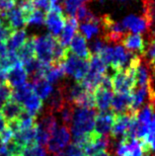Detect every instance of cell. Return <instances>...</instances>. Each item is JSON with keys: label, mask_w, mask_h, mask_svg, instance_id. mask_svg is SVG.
I'll use <instances>...</instances> for the list:
<instances>
[{"label": "cell", "mask_w": 155, "mask_h": 156, "mask_svg": "<svg viewBox=\"0 0 155 156\" xmlns=\"http://www.w3.org/2000/svg\"><path fill=\"white\" fill-rule=\"evenodd\" d=\"M28 74L23 64L20 62L12 67L6 75V84L12 89H16L26 83Z\"/></svg>", "instance_id": "cell-12"}, {"label": "cell", "mask_w": 155, "mask_h": 156, "mask_svg": "<svg viewBox=\"0 0 155 156\" xmlns=\"http://www.w3.org/2000/svg\"><path fill=\"white\" fill-rule=\"evenodd\" d=\"M34 93V87L32 83H25L20 87L13 89L11 98L19 104H23L27 98H29Z\"/></svg>", "instance_id": "cell-22"}, {"label": "cell", "mask_w": 155, "mask_h": 156, "mask_svg": "<svg viewBox=\"0 0 155 156\" xmlns=\"http://www.w3.org/2000/svg\"><path fill=\"white\" fill-rule=\"evenodd\" d=\"M2 21L9 27L12 31L20 30L26 26L25 15L18 7H14L13 9L8 11L4 16Z\"/></svg>", "instance_id": "cell-14"}, {"label": "cell", "mask_w": 155, "mask_h": 156, "mask_svg": "<svg viewBox=\"0 0 155 156\" xmlns=\"http://www.w3.org/2000/svg\"><path fill=\"white\" fill-rule=\"evenodd\" d=\"M65 20H66V16L64 15L62 8L60 6H54L51 7L50 11L46 13L44 24L50 30L51 35L58 38L64 28Z\"/></svg>", "instance_id": "cell-5"}, {"label": "cell", "mask_w": 155, "mask_h": 156, "mask_svg": "<svg viewBox=\"0 0 155 156\" xmlns=\"http://www.w3.org/2000/svg\"><path fill=\"white\" fill-rule=\"evenodd\" d=\"M19 57V60L22 64H25L29 61L36 59V51H35V43L34 37H30L26 40L24 44L16 51Z\"/></svg>", "instance_id": "cell-18"}, {"label": "cell", "mask_w": 155, "mask_h": 156, "mask_svg": "<svg viewBox=\"0 0 155 156\" xmlns=\"http://www.w3.org/2000/svg\"><path fill=\"white\" fill-rule=\"evenodd\" d=\"M22 106L26 113L37 118V116L42 112V109L44 107V102L43 100H41L34 92L29 98H27V99L24 101Z\"/></svg>", "instance_id": "cell-20"}, {"label": "cell", "mask_w": 155, "mask_h": 156, "mask_svg": "<svg viewBox=\"0 0 155 156\" xmlns=\"http://www.w3.org/2000/svg\"><path fill=\"white\" fill-rule=\"evenodd\" d=\"M134 114L132 113H124V114H115V120L112 126L110 137L114 141H120L121 139L125 137L128 130L129 129L130 122Z\"/></svg>", "instance_id": "cell-6"}, {"label": "cell", "mask_w": 155, "mask_h": 156, "mask_svg": "<svg viewBox=\"0 0 155 156\" xmlns=\"http://www.w3.org/2000/svg\"><path fill=\"white\" fill-rule=\"evenodd\" d=\"M31 83L33 84V87H34V92L41 100H47L52 93V91H54L51 84L48 83L44 78L31 82Z\"/></svg>", "instance_id": "cell-21"}, {"label": "cell", "mask_w": 155, "mask_h": 156, "mask_svg": "<svg viewBox=\"0 0 155 156\" xmlns=\"http://www.w3.org/2000/svg\"><path fill=\"white\" fill-rule=\"evenodd\" d=\"M78 31V22L75 19V17H70V16H66V20H65L64 28L60 34L59 37H58V43L65 48H69L71 41L74 37L75 33Z\"/></svg>", "instance_id": "cell-13"}, {"label": "cell", "mask_w": 155, "mask_h": 156, "mask_svg": "<svg viewBox=\"0 0 155 156\" xmlns=\"http://www.w3.org/2000/svg\"><path fill=\"white\" fill-rule=\"evenodd\" d=\"M35 43L36 58L43 63L51 64L55 44L58 39L51 34L44 36H33Z\"/></svg>", "instance_id": "cell-2"}, {"label": "cell", "mask_w": 155, "mask_h": 156, "mask_svg": "<svg viewBox=\"0 0 155 156\" xmlns=\"http://www.w3.org/2000/svg\"><path fill=\"white\" fill-rule=\"evenodd\" d=\"M132 97L130 94H114L111 108L114 114H124L130 113V107H132Z\"/></svg>", "instance_id": "cell-17"}, {"label": "cell", "mask_w": 155, "mask_h": 156, "mask_svg": "<svg viewBox=\"0 0 155 156\" xmlns=\"http://www.w3.org/2000/svg\"><path fill=\"white\" fill-rule=\"evenodd\" d=\"M12 91L13 89L10 88L6 83L0 84V111H1L3 105L5 104V102L11 98Z\"/></svg>", "instance_id": "cell-32"}, {"label": "cell", "mask_w": 155, "mask_h": 156, "mask_svg": "<svg viewBox=\"0 0 155 156\" xmlns=\"http://www.w3.org/2000/svg\"><path fill=\"white\" fill-rule=\"evenodd\" d=\"M136 116L137 121L139 122V124L147 126L150 124V122L152 120L153 109L151 108V106L149 104H144L139 110L137 111Z\"/></svg>", "instance_id": "cell-26"}, {"label": "cell", "mask_w": 155, "mask_h": 156, "mask_svg": "<svg viewBox=\"0 0 155 156\" xmlns=\"http://www.w3.org/2000/svg\"><path fill=\"white\" fill-rule=\"evenodd\" d=\"M8 53V50L6 47V43L0 41V58H2Z\"/></svg>", "instance_id": "cell-37"}, {"label": "cell", "mask_w": 155, "mask_h": 156, "mask_svg": "<svg viewBox=\"0 0 155 156\" xmlns=\"http://www.w3.org/2000/svg\"><path fill=\"white\" fill-rule=\"evenodd\" d=\"M0 156H10L8 153L6 145H1L0 146Z\"/></svg>", "instance_id": "cell-39"}, {"label": "cell", "mask_w": 155, "mask_h": 156, "mask_svg": "<svg viewBox=\"0 0 155 156\" xmlns=\"http://www.w3.org/2000/svg\"><path fill=\"white\" fill-rule=\"evenodd\" d=\"M59 1H60V0H50V2H51V7H54V6H60ZM60 7H62V6H60Z\"/></svg>", "instance_id": "cell-41"}, {"label": "cell", "mask_w": 155, "mask_h": 156, "mask_svg": "<svg viewBox=\"0 0 155 156\" xmlns=\"http://www.w3.org/2000/svg\"><path fill=\"white\" fill-rule=\"evenodd\" d=\"M155 75L153 70L150 68L147 61L141 56L139 64L136 68V87H151L152 79Z\"/></svg>", "instance_id": "cell-9"}, {"label": "cell", "mask_w": 155, "mask_h": 156, "mask_svg": "<svg viewBox=\"0 0 155 156\" xmlns=\"http://www.w3.org/2000/svg\"><path fill=\"white\" fill-rule=\"evenodd\" d=\"M46 155H47V151L44 147L35 144L24 148L20 156H46Z\"/></svg>", "instance_id": "cell-30"}, {"label": "cell", "mask_w": 155, "mask_h": 156, "mask_svg": "<svg viewBox=\"0 0 155 156\" xmlns=\"http://www.w3.org/2000/svg\"><path fill=\"white\" fill-rule=\"evenodd\" d=\"M114 120H115V114H114L112 111L98 112L96 119H95L94 131L98 134L108 136V134L111 133Z\"/></svg>", "instance_id": "cell-11"}, {"label": "cell", "mask_w": 155, "mask_h": 156, "mask_svg": "<svg viewBox=\"0 0 155 156\" xmlns=\"http://www.w3.org/2000/svg\"><path fill=\"white\" fill-rule=\"evenodd\" d=\"M104 47H105L104 41L100 38H98L92 43L91 48H90V51H91L92 55H99V52L103 50Z\"/></svg>", "instance_id": "cell-36"}, {"label": "cell", "mask_w": 155, "mask_h": 156, "mask_svg": "<svg viewBox=\"0 0 155 156\" xmlns=\"http://www.w3.org/2000/svg\"><path fill=\"white\" fill-rule=\"evenodd\" d=\"M63 153L64 156H85L83 147L74 142L70 143L66 147L65 151H63Z\"/></svg>", "instance_id": "cell-31"}, {"label": "cell", "mask_w": 155, "mask_h": 156, "mask_svg": "<svg viewBox=\"0 0 155 156\" xmlns=\"http://www.w3.org/2000/svg\"><path fill=\"white\" fill-rule=\"evenodd\" d=\"M46 19V12L35 9L26 19V25H43Z\"/></svg>", "instance_id": "cell-29"}, {"label": "cell", "mask_w": 155, "mask_h": 156, "mask_svg": "<svg viewBox=\"0 0 155 156\" xmlns=\"http://www.w3.org/2000/svg\"><path fill=\"white\" fill-rule=\"evenodd\" d=\"M69 51L73 55H75L77 57H79V58L83 60L90 61L92 57V53L87 47L86 39L79 32V30L75 33L70 44H69Z\"/></svg>", "instance_id": "cell-10"}, {"label": "cell", "mask_w": 155, "mask_h": 156, "mask_svg": "<svg viewBox=\"0 0 155 156\" xmlns=\"http://www.w3.org/2000/svg\"><path fill=\"white\" fill-rule=\"evenodd\" d=\"M91 0H62V10L66 13V16L74 17L77 9L81 5H85L86 3L90 2Z\"/></svg>", "instance_id": "cell-25"}, {"label": "cell", "mask_w": 155, "mask_h": 156, "mask_svg": "<svg viewBox=\"0 0 155 156\" xmlns=\"http://www.w3.org/2000/svg\"><path fill=\"white\" fill-rule=\"evenodd\" d=\"M74 17L77 20V22H81V24L95 21L98 18L88 9V7L86 5H81L78 9H77Z\"/></svg>", "instance_id": "cell-27"}, {"label": "cell", "mask_w": 155, "mask_h": 156, "mask_svg": "<svg viewBox=\"0 0 155 156\" xmlns=\"http://www.w3.org/2000/svg\"><path fill=\"white\" fill-rule=\"evenodd\" d=\"M89 69L99 75H104L107 72V65L103 62L99 55H92L91 59L89 61Z\"/></svg>", "instance_id": "cell-28"}, {"label": "cell", "mask_w": 155, "mask_h": 156, "mask_svg": "<svg viewBox=\"0 0 155 156\" xmlns=\"http://www.w3.org/2000/svg\"><path fill=\"white\" fill-rule=\"evenodd\" d=\"M94 98H95V107L98 112H107L110 111L114 97V92L106 90L101 87H97L94 90Z\"/></svg>", "instance_id": "cell-15"}, {"label": "cell", "mask_w": 155, "mask_h": 156, "mask_svg": "<svg viewBox=\"0 0 155 156\" xmlns=\"http://www.w3.org/2000/svg\"><path fill=\"white\" fill-rule=\"evenodd\" d=\"M121 44L126 51L140 56H143L146 51V41L141 34L128 33L122 40Z\"/></svg>", "instance_id": "cell-8"}, {"label": "cell", "mask_w": 155, "mask_h": 156, "mask_svg": "<svg viewBox=\"0 0 155 156\" xmlns=\"http://www.w3.org/2000/svg\"><path fill=\"white\" fill-rule=\"evenodd\" d=\"M100 31H101L100 17H98L95 21L81 24L79 27V32L84 36V38L87 40H91L95 35L99 34Z\"/></svg>", "instance_id": "cell-23"}, {"label": "cell", "mask_w": 155, "mask_h": 156, "mask_svg": "<svg viewBox=\"0 0 155 156\" xmlns=\"http://www.w3.org/2000/svg\"><path fill=\"white\" fill-rule=\"evenodd\" d=\"M71 133L69 128L65 126H62L60 128L56 129L55 133L51 135L48 144L46 145V151L48 154H55L62 152L65 147H67L70 143Z\"/></svg>", "instance_id": "cell-4"}, {"label": "cell", "mask_w": 155, "mask_h": 156, "mask_svg": "<svg viewBox=\"0 0 155 156\" xmlns=\"http://www.w3.org/2000/svg\"><path fill=\"white\" fill-rule=\"evenodd\" d=\"M65 74L74 77L76 82H81L89 71V61L83 60L69 51L68 56L63 63Z\"/></svg>", "instance_id": "cell-3"}, {"label": "cell", "mask_w": 155, "mask_h": 156, "mask_svg": "<svg viewBox=\"0 0 155 156\" xmlns=\"http://www.w3.org/2000/svg\"><path fill=\"white\" fill-rule=\"evenodd\" d=\"M121 1H125V0H121Z\"/></svg>", "instance_id": "cell-44"}, {"label": "cell", "mask_w": 155, "mask_h": 156, "mask_svg": "<svg viewBox=\"0 0 155 156\" xmlns=\"http://www.w3.org/2000/svg\"><path fill=\"white\" fill-rule=\"evenodd\" d=\"M14 131L12 130L9 126L4 129L1 133H0V142L2 145H7L8 143H10L14 138Z\"/></svg>", "instance_id": "cell-34"}, {"label": "cell", "mask_w": 155, "mask_h": 156, "mask_svg": "<svg viewBox=\"0 0 155 156\" xmlns=\"http://www.w3.org/2000/svg\"><path fill=\"white\" fill-rule=\"evenodd\" d=\"M52 156H64V153H63V151H62V152H58V153L52 154Z\"/></svg>", "instance_id": "cell-42"}, {"label": "cell", "mask_w": 155, "mask_h": 156, "mask_svg": "<svg viewBox=\"0 0 155 156\" xmlns=\"http://www.w3.org/2000/svg\"><path fill=\"white\" fill-rule=\"evenodd\" d=\"M91 156H112L111 153L109 152V151H101V152H98V153H95V154H93Z\"/></svg>", "instance_id": "cell-40"}, {"label": "cell", "mask_w": 155, "mask_h": 156, "mask_svg": "<svg viewBox=\"0 0 155 156\" xmlns=\"http://www.w3.org/2000/svg\"><path fill=\"white\" fill-rule=\"evenodd\" d=\"M25 112L23 106L21 104L17 103L16 101H14L12 98H10L9 100L5 102V104L3 105L0 114L2 115L3 118L5 119V121L7 122V124H9L11 122L16 121L19 117Z\"/></svg>", "instance_id": "cell-16"}, {"label": "cell", "mask_w": 155, "mask_h": 156, "mask_svg": "<svg viewBox=\"0 0 155 156\" xmlns=\"http://www.w3.org/2000/svg\"><path fill=\"white\" fill-rule=\"evenodd\" d=\"M33 3H34L36 9L42 10L44 12H46V13L51 9L50 0H33Z\"/></svg>", "instance_id": "cell-35"}, {"label": "cell", "mask_w": 155, "mask_h": 156, "mask_svg": "<svg viewBox=\"0 0 155 156\" xmlns=\"http://www.w3.org/2000/svg\"><path fill=\"white\" fill-rule=\"evenodd\" d=\"M98 114L96 109L77 108L74 107L72 120L70 122V133L73 137V142L79 141L85 135L94 131L95 119Z\"/></svg>", "instance_id": "cell-1"}, {"label": "cell", "mask_w": 155, "mask_h": 156, "mask_svg": "<svg viewBox=\"0 0 155 156\" xmlns=\"http://www.w3.org/2000/svg\"><path fill=\"white\" fill-rule=\"evenodd\" d=\"M65 75L63 64L62 65H48V69L44 73V79H46L48 83H55V82L58 81L60 78H62Z\"/></svg>", "instance_id": "cell-24"}, {"label": "cell", "mask_w": 155, "mask_h": 156, "mask_svg": "<svg viewBox=\"0 0 155 156\" xmlns=\"http://www.w3.org/2000/svg\"><path fill=\"white\" fill-rule=\"evenodd\" d=\"M122 23L126 30L130 31L132 34H142V33L146 32L149 34L152 27L151 21L148 18H146L143 14L141 16L129 15L125 17Z\"/></svg>", "instance_id": "cell-7"}, {"label": "cell", "mask_w": 155, "mask_h": 156, "mask_svg": "<svg viewBox=\"0 0 155 156\" xmlns=\"http://www.w3.org/2000/svg\"><path fill=\"white\" fill-rule=\"evenodd\" d=\"M143 156H150V155H146V154H145V155H143Z\"/></svg>", "instance_id": "cell-43"}, {"label": "cell", "mask_w": 155, "mask_h": 156, "mask_svg": "<svg viewBox=\"0 0 155 156\" xmlns=\"http://www.w3.org/2000/svg\"><path fill=\"white\" fill-rule=\"evenodd\" d=\"M27 40V32L25 29H20L11 33L10 37L6 41L8 51H17Z\"/></svg>", "instance_id": "cell-19"}, {"label": "cell", "mask_w": 155, "mask_h": 156, "mask_svg": "<svg viewBox=\"0 0 155 156\" xmlns=\"http://www.w3.org/2000/svg\"><path fill=\"white\" fill-rule=\"evenodd\" d=\"M16 5V0H0V19H3L8 11L13 9Z\"/></svg>", "instance_id": "cell-33"}, {"label": "cell", "mask_w": 155, "mask_h": 156, "mask_svg": "<svg viewBox=\"0 0 155 156\" xmlns=\"http://www.w3.org/2000/svg\"><path fill=\"white\" fill-rule=\"evenodd\" d=\"M7 126H8L7 122L5 121V119L3 118L2 115L0 114V133H1L2 131L7 128Z\"/></svg>", "instance_id": "cell-38"}]
</instances>
